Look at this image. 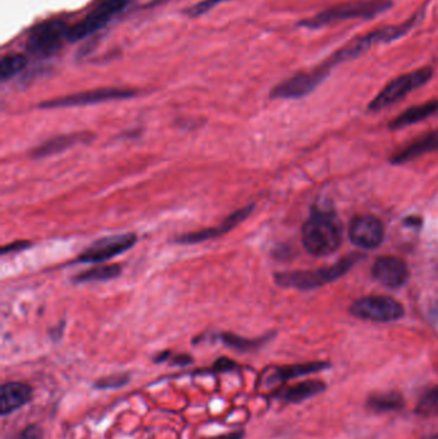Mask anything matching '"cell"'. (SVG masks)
I'll list each match as a JSON object with an SVG mask.
<instances>
[{"instance_id":"6","label":"cell","mask_w":438,"mask_h":439,"mask_svg":"<svg viewBox=\"0 0 438 439\" xmlns=\"http://www.w3.org/2000/svg\"><path fill=\"white\" fill-rule=\"evenodd\" d=\"M433 75V71L430 67H424L421 70L413 71L410 74L400 76L380 91V94L372 100L369 104L370 111H380L383 108H387L402 99L412 91L422 88L424 83H428Z\"/></svg>"},{"instance_id":"7","label":"cell","mask_w":438,"mask_h":439,"mask_svg":"<svg viewBox=\"0 0 438 439\" xmlns=\"http://www.w3.org/2000/svg\"><path fill=\"white\" fill-rule=\"evenodd\" d=\"M351 314L374 323H392L405 315L404 306L387 296H368L357 299L351 306Z\"/></svg>"},{"instance_id":"4","label":"cell","mask_w":438,"mask_h":439,"mask_svg":"<svg viewBox=\"0 0 438 439\" xmlns=\"http://www.w3.org/2000/svg\"><path fill=\"white\" fill-rule=\"evenodd\" d=\"M129 3L130 0H102L81 21L70 26L67 40L80 42L98 33L114 17L123 12Z\"/></svg>"},{"instance_id":"25","label":"cell","mask_w":438,"mask_h":439,"mask_svg":"<svg viewBox=\"0 0 438 439\" xmlns=\"http://www.w3.org/2000/svg\"><path fill=\"white\" fill-rule=\"evenodd\" d=\"M30 246H31V243H30V241H15V243H10L8 246L3 247V248H1V255L4 256V255H8V253H13V252H18V250H24V249L27 248V247H30Z\"/></svg>"},{"instance_id":"27","label":"cell","mask_w":438,"mask_h":439,"mask_svg":"<svg viewBox=\"0 0 438 439\" xmlns=\"http://www.w3.org/2000/svg\"><path fill=\"white\" fill-rule=\"evenodd\" d=\"M242 436H243V433H233V434H229L228 437H224L221 439H240Z\"/></svg>"},{"instance_id":"12","label":"cell","mask_w":438,"mask_h":439,"mask_svg":"<svg viewBox=\"0 0 438 439\" xmlns=\"http://www.w3.org/2000/svg\"><path fill=\"white\" fill-rule=\"evenodd\" d=\"M253 208H255V205H249V206H246V207L240 208L232 215L228 216L221 224L208 228V229H203V230H199V232H188V234L179 235V237L175 238V243H179V244H198V243L208 241V239L219 238L224 234L230 232L235 226H238L240 223H243L252 214Z\"/></svg>"},{"instance_id":"8","label":"cell","mask_w":438,"mask_h":439,"mask_svg":"<svg viewBox=\"0 0 438 439\" xmlns=\"http://www.w3.org/2000/svg\"><path fill=\"white\" fill-rule=\"evenodd\" d=\"M135 95V90L123 88H100L93 90L80 91L56 99L47 100L40 103V108H67L91 106L98 103H106L112 100L130 99Z\"/></svg>"},{"instance_id":"10","label":"cell","mask_w":438,"mask_h":439,"mask_svg":"<svg viewBox=\"0 0 438 439\" xmlns=\"http://www.w3.org/2000/svg\"><path fill=\"white\" fill-rule=\"evenodd\" d=\"M329 68L322 65L308 72H299L288 80L276 85L272 91V98L276 99H296L302 98L314 91L324 81Z\"/></svg>"},{"instance_id":"16","label":"cell","mask_w":438,"mask_h":439,"mask_svg":"<svg viewBox=\"0 0 438 439\" xmlns=\"http://www.w3.org/2000/svg\"><path fill=\"white\" fill-rule=\"evenodd\" d=\"M433 150H438V130L427 134L425 136L409 144L404 150L397 152L396 154L391 157V162L395 165H401Z\"/></svg>"},{"instance_id":"5","label":"cell","mask_w":438,"mask_h":439,"mask_svg":"<svg viewBox=\"0 0 438 439\" xmlns=\"http://www.w3.org/2000/svg\"><path fill=\"white\" fill-rule=\"evenodd\" d=\"M70 26L62 19H48L35 26L27 38L26 50L38 57H48L67 40Z\"/></svg>"},{"instance_id":"24","label":"cell","mask_w":438,"mask_h":439,"mask_svg":"<svg viewBox=\"0 0 438 439\" xmlns=\"http://www.w3.org/2000/svg\"><path fill=\"white\" fill-rule=\"evenodd\" d=\"M223 340L226 344L232 346L234 349H251V347H255L258 343L256 340H243V338L233 335V334H224Z\"/></svg>"},{"instance_id":"22","label":"cell","mask_w":438,"mask_h":439,"mask_svg":"<svg viewBox=\"0 0 438 439\" xmlns=\"http://www.w3.org/2000/svg\"><path fill=\"white\" fill-rule=\"evenodd\" d=\"M419 413L424 415L436 414L438 413V388L428 392L421 401L418 407Z\"/></svg>"},{"instance_id":"28","label":"cell","mask_w":438,"mask_h":439,"mask_svg":"<svg viewBox=\"0 0 438 439\" xmlns=\"http://www.w3.org/2000/svg\"><path fill=\"white\" fill-rule=\"evenodd\" d=\"M425 439H438V436H433V437H428V438Z\"/></svg>"},{"instance_id":"18","label":"cell","mask_w":438,"mask_h":439,"mask_svg":"<svg viewBox=\"0 0 438 439\" xmlns=\"http://www.w3.org/2000/svg\"><path fill=\"white\" fill-rule=\"evenodd\" d=\"M123 273L121 266L114 265L97 266L89 270H85L83 273H77L72 278L75 284H83V282H107L116 279Z\"/></svg>"},{"instance_id":"20","label":"cell","mask_w":438,"mask_h":439,"mask_svg":"<svg viewBox=\"0 0 438 439\" xmlns=\"http://www.w3.org/2000/svg\"><path fill=\"white\" fill-rule=\"evenodd\" d=\"M324 390V384L320 381H305V383H301L296 387L290 388L284 398L287 401H301V399H305L307 397H311L316 393L322 392Z\"/></svg>"},{"instance_id":"1","label":"cell","mask_w":438,"mask_h":439,"mask_svg":"<svg viewBox=\"0 0 438 439\" xmlns=\"http://www.w3.org/2000/svg\"><path fill=\"white\" fill-rule=\"evenodd\" d=\"M343 238V226L331 211H315L302 226V244L313 256H328L337 250Z\"/></svg>"},{"instance_id":"15","label":"cell","mask_w":438,"mask_h":439,"mask_svg":"<svg viewBox=\"0 0 438 439\" xmlns=\"http://www.w3.org/2000/svg\"><path fill=\"white\" fill-rule=\"evenodd\" d=\"M31 397V388L22 383H8L1 387L0 411L1 415L13 413L18 407L24 406Z\"/></svg>"},{"instance_id":"11","label":"cell","mask_w":438,"mask_h":439,"mask_svg":"<svg viewBox=\"0 0 438 439\" xmlns=\"http://www.w3.org/2000/svg\"><path fill=\"white\" fill-rule=\"evenodd\" d=\"M348 237L359 248H377L384 239V226L375 216H357L350 224Z\"/></svg>"},{"instance_id":"17","label":"cell","mask_w":438,"mask_h":439,"mask_svg":"<svg viewBox=\"0 0 438 439\" xmlns=\"http://www.w3.org/2000/svg\"><path fill=\"white\" fill-rule=\"evenodd\" d=\"M437 111L438 100H430V102L423 103L419 106H414V107L406 109L405 112H402L400 116L396 117L389 124V127L393 130H397V129H402L406 126L421 122L423 120L435 115Z\"/></svg>"},{"instance_id":"2","label":"cell","mask_w":438,"mask_h":439,"mask_svg":"<svg viewBox=\"0 0 438 439\" xmlns=\"http://www.w3.org/2000/svg\"><path fill=\"white\" fill-rule=\"evenodd\" d=\"M359 258H361V256L352 255V256L342 258L336 265L322 267L318 270L276 273L275 282L283 288H293V289L299 290L315 289L342 278L345 273H348V270L352 269V266L355 265Z\"/></svg>"},{"instance_id":"9","label":"cell","mask_w":438,"mask_h":439,"mask_svg":"<svg viewBox=\"0 0 438 439\" xmlns=\"http://www.w3.org/2000/svg\"><path fill=\"white\" fill-rule=\"evenodd\" d=\"M136 243V235L132 232L117 234L94 241L76 260V264H100L123 255Z\"/></svg>"},{"instance_id":"13","label":"cell","mask_w":438,"mask_h":439,"mask_svg":"<svg viewBox=\"0 0 438 439\" xmlns=\"http://www.w3.org/2000/svg\"><path fill=\"white\" fill-rule=\"evenodd\" d=\"M372 273L377 282L392 289L404 287L410 276L405 262L392 256L378 258L373 265Z\"/></svg>"},{"instance_id":"19","label":"cell","mask_w":438,"mask_h":439,"mask_svg":"<svg viewBox=\"0 0 438 439\" xmlns=\"http://www.w3.org/2000/svg\"><path fill=\"white\" fill-rule=\"evenodd\" d=\"M27 65V58L24 54L13 53L1 59L0 63V79L1 81H7L9 79L18 75Z\"/></svg>"},{"instance_id":"26","label":"cell","mask_w":438,"mask_h":439,"mask_svg":"<svg viewBox=\"0 0 438 439\" xmlns=\"http://www.w3.org/2000/svg\"><path fill=\"white\" fill-rule=\"evenodd\" d=\"M21 439H42V433L38 426H29L21 436Z\"/></svg>"},{"instance_id":"3","label":"cell","mask_w":438,"mask_h":439,"mask_svg":"<svg viewBox=\"0 0 438 439\" xmlns=\"http://www.w3.org/2000/svg\"><path fill=\"white\" fill-rule=\"evenodd\" d=\"M392 3L389 0H369V1H352L339 4L336 7L324 10L322 13L302 22V26L308 29H320L322 26L336 24L339 21H346L350 18H364L369 19L389 10Z\"/></svg>"},{"instance_id":"14","label":"cell","mask_w":438,"mask_h":439,"mask_svg":"<svg viewBox=\"0 0 438 439\" xmlns=\"http://www.w3.org/2000/svg\"><path fill=\"white\" fill-rule=\"evenodd\" d=\"M91 139H93V135L91 133H71L59 135L38 145L30 153V156L33 158L49 157V156H54V154L70 150L77 144L88 143Z\"/></svg>"},{"instance_id":"23","label":"cell","mask_w":438,"mask_h":439,"mask_svg":"<svg viewBox=\"0 0 438 439\" xmlns=\"http://www.w3.org/2000/svg\"><path fill=\"white\" fill-rule=\"evenodd\" d=\"M225 1H229V0H203L198 4L190 7L187 13L191 17L201 16V15H205L208 10H211L216 6L225 3Z\"/></svg>"},{"instance_id":"21","label":"cell","mask_w":438,"mask_h":439,"mask_svg":"<svg viewBox=\"0 0 438 439\" xmlns=\"http://www.w3.org/2000/svg\"><path fill=\"white\" fill-rule=\"evenodd\" d=\"M369 406L377 411H391L402 406V398L395 393L374 396L369 401Z\"/></svg>"}]
</instances>
